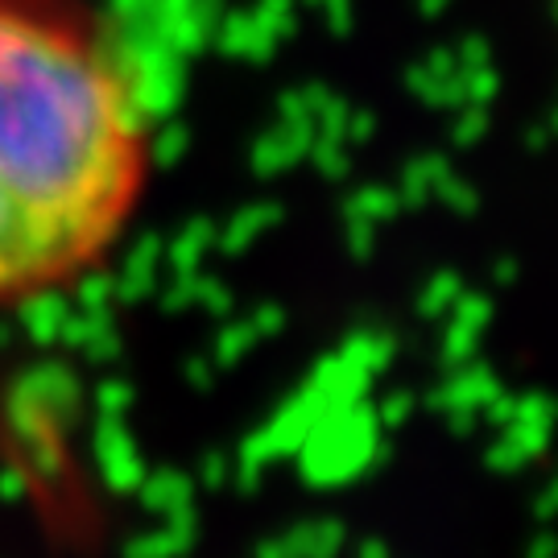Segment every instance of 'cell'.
I'll return each mask as SVG.
<instances>
[{
	"label": "cell",
	"mask_w": 558,
	"mask_h": 558,
	"mask_svg": "<svg viewBox=\"0 0 558 558\" xmlns=\"http://www.w3.org/2000/svg\"><path fill=\"white\" fill-rule=\"evenodd\" d=\"M154 174L137 80L83 0H0V311L117 253Z\"/></svg>",
	"instance_id": "6da1fadb"
}]
</instances>
